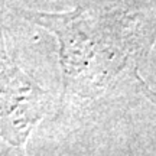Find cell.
<instances>
[{
	"label": "cell",
	"mask_w": 156,
	"mask_h": 156,
	"mask_svg": "<svg viewBox=\"0 0 156 156\" xmlns=\"http://www.w3.org/2000/svg\"><path fill=\"white\" fill-rule=\"evenodd\" d=\"M25 16L58 36L65 87L84 93L116 73L122 46L112 19L94 17L83 9L67 13L25 12Z\"/></svg>",
	"instance_id": "obj_1"
},
{
	"label": "cell",
	"mask_w": 156,
	"mask_h": 156,
	"mask_svg": "<svg viewBox=\"0 0 156 156\" xmlns=\"http://www.w3.org/2000/svg\"><path fill=\"white\" fill-rule=\"evenodd\" d=\"M45 110V93L22 73L0 75V136L13 146L25 137Z\"/></svg>",
	"instance_id": "obj_2"
}]
</instances>
